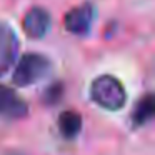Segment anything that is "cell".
<instances>
[{
	"label": "cell",
	"instance_id": "obj_1",
	"mask_svg": "<svg viewBox=\"0 0 155 155\" xmlns=\"http://www.w3.org/2000/svg\"><path fill=\"white\" fill-rule=\"evenodd\" d=\"M90 98L105 110H120L127 104V90L124 84L112 74H104L90 84Z\"/></svg>",
	"mask_w": 155,
	"mask_h": 155
},
{
	"label": "cell",
	"instance_id": "obj_2",
	"mask_svg": "<svg viewBox=\"0 0 155 155\" xmlns=\"http://www.w3.org/2000/svg\"><path fill=\"white\" fill-rule=\"evenodd\" d=\"M52 70V62L47 55L28 52L18 58V64L12 74V82L17 87H30L44 80Z\"/></svg>",
	"mask_w": 155,
	"mask_h": 155
},
{
	"label": "cell",
	"instance_id": "obj_3",
	"mask_svg": "<svg viewBox=\"0 0 155 155\" xmlns=\"http://www.w3.org/2000/svg\"><path fill=\"white\" fill-rule=\"evenodd\" d=\"M18 57V37L12 25L0 20V77H4Z\"/></svg>",
	"mask_w": 155,
	"mask_h": 155
},
{
	"label": "cell",
	"instance_id": "obj_4",
	"mask_svg": "<svg viewBox=\"0 0 155 155\" xmlns=\"http://www.w3.org/2000/svg\"><path fill=\"white\" fill-rule=\"evenodd\" d=\"M95 18V8L90 2L70 8L64 17V27L72 35H85L92 28Z\"/></svg>",
	"mask_w": 155,
	"mask_h": 155
},
{
	"label": "cell",
	"instance_id": "obj_5",
	"mask_svg": "<svg viewBox=\"0 0 155 155\" xmlns=\"http://www.w3.org/2000/svg\"><path fill=\"white\" fill-rule=\"evenodd\" d=\"M50 14L44 7H38V5L28 8L22 18V28H24L25 35L28 38H34V40L45 37L48 28H50Z\"/></svg>",
	"mask_w": 155,
	"mask_h": 155
},
{
	"label": "cell",
	"instance_id": "obj_6",
	"mask_svg": "<svg viewBox=\"0 0 155 155\" xmlns=\"http://www.w3.org/2000/svg\"><path fill=\"white\" fill-rule=\"evenodd\" d=\"M28 114V105L14 88L0 85V117L18 120Z\"/></svg>",
	"mask_w": 155,
	"mask_h": 155
},
{
	"label": "cell",
	"instance_id": "obj_7",
	"mask_svg": "<svg viewBox=\"0 0 155 155\" xmlns=\"http://www.w3.org/2000/svg\"><path fill=\"white\" fill-rule=\"evenodd\" d=\"M153 114H155L153 95L145 94L143 97H140V100L135 104L134 110H132V124L135 127H145L153 118Z\"/></svg>",
	"mask_w": 155,
	"mask_h": 155
},
{
	"label": "cell",
	"instance_id": "obj_8",
	"mask_svg": "<svg viewBox=\"0 0 155 155\" xmlns=\"http://www.w3.org/2000/svg\"><path fill=\"white\" fill-rule=\"evenodd\" d=\"M58 130L65 138H75L82 132V115L77 110H65L58 115Z\"/></svg>",
	"mask_w": 155,
	"mask_h": 155
},
{
	"label": "cell",
	"instance_id": "obj_9",
	"mask_svg": "<svg viewBox=\"0 0 155 155\" xmlns=\"http://www.w3.org/2000/svg\"><path fill=\"white\" fill-rule=\"evenodd\" d=\"M64 94H65V85L62 82H54L42 94V104L47 105V107H55L62 102Z\"/></svg>",
	"mask_w": 155,
	"mask_h": 155
}]
</instances>
